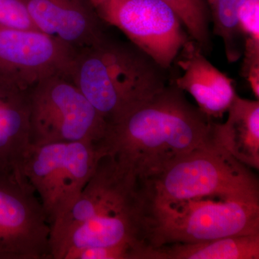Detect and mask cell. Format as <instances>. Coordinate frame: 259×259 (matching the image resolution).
I'll return each instance as SVG.
<instances>
[{
	"label": "cell",
	"instance_id": "1",
	"mask_svg": "<svg viewBox=\"0 0 259 259\" xmlns=\"http://www.w3.org/2000/svg\"><path fill=\"white\" fill-rule=\"evenodd\" d=\"M213 124L174 83L107 124L98 147L141 183L212 141Z\"/></svg>",
	"mask_w": 259,
	"mask_h": 259
},
{
	"label": "cell",
	"instance_id": "2",
	"mask_svg": "<svg viewBox=\"0 0 259 259\" xmlns=\"http://www.w3.org/2000/svg\"><path fill=\"white\" fill-rule=\"evenodd\" d=\"M166 71L132 42L107 36L76 52L67 73L109 124L164 88Z\"/></svg>",
	"mask_w": 259,
	"mask_h": 259
},
{
	"label": "cell",
	"instance_id": "3",
	"mask_svg": "<svg viewBox=\"0 0 259 259\" xmlns=\"http://www.w3.org/2000/svg\"><path fill=\"white\" fill-rule=\"evenodd\" d=\"M259 233V204L218 198L161 202L144 197L140 234L145 247Z\"/></svg>",
	"mask_w": 259,
	"mask_h": 259
},
{
	"label": "cell",
	"instance_id": "4",
	"mask_svg": "<svg viewBox=\"0 0 259 259\" xmlns=\"http://www.w3.org/2000/svg\"><path fill=\"white\" fill-rule=\"evenodd\" d=\"M141 184L145 198L154 202L218 198L259 204L257 177L213 139Z\"/></svg>",
	"mask_w": 259,
	"mask_h": 259
},
{
	"label": "cell",
	"instance_id": "5",
	"mask_svg": "<svg viewBox=\"0 0 259 259\" xmlns=\"http://www.w3.org/2000/svg\"><path fill=\"white\" fill-rule=\"evenodd\" d=\"M30 144L91 142L105 138L107 121L67 72L42 79L29 91Z\"/></svg>",
	"mask_w": 259,
	"mask_h": 259
},
{
	"label": "cell",
	"instance_id": "6",
	"mask_svg": "<svg viewBox=\"0 0 259 259\" xmlns=\"http://www.w3.org/2000/svg\"><path fill=\"white\" fill-rule=\"evenodd\" d=\"M102 153L91 142L30 145L21 173L35 190L50 226L81 193Z\"/></svg>",
	"mask_w": 259,
	"mask_h": 259
},
{
	"label": "cell",
	"instance_id": "7",
	"mask_svg": "<svg viewBox=\"0 0 259 259\" xmlns=\"http://www.w3.org/2000/svg\"><path fill=\"white\" fill-rule=\"evenodd\" d=\"M99 17L164 69L190 39L163 0H91Z\"/></svg>",
	"mask_w": 259,
	"mask_h": 259
},
{
	"label": "cell",
	"instance_id": "8",
	"mask_svg": "<svg viewBox=\"0 0 259 259\" xmlns=\"http://www.w3.org/2000/svg\"><path fill=\"white\" fill-rule=\"evenodd\" d=\"M51 226L23 175L0 172V259H52Z\"/></svg>",
	"mask_w": 259,
	"mask_h": 259
},
{
	"label": "cell",
	"instance_id": "9",
	"mask_svg": "<svg viewBox=\"0 0 259 259\" xmlns=\"http://www.w3.org/2000/svg\"><path fill=\"white\" fill-rule=\"evenodd\" d=\"M141 185L115 158L103 155L81 193L51 226L50 243L70 228L93 218L140 212Z\"/></svg>",
	"mask_w": 259,
	"mask_h": 259
},
{
	"label": "cell",
	"instance_id": "10",
	"mask_svg": "<svg viewBox=\"0 0 259 259\" xmlns=\"http://www.w3.org/2000/svg\"><path fill=\"white\" fill-rule=\"evenodd\" d=\"M75 54L39 30L0 25V80L23 91L52 75L67 72Z\"/></svg>",
	"mask_w": 259,
	"mask_h": 259
},
{
	"label": "cell",
	"instance_id": "11",
	"mask_svg": "<svg viewBox=\"0 0 259 259\" xmlns=\"http://www.w3.org/2000/svg\"><path fill=\"white\" fill-rule=\"evenodd\" d=\"M36 30L75 51L107 36L106 24L91 0H20Z\"/></svg>",
	"mask_w": 259,
	"mask_h": 259
},
{
	"label": "cell",
	"instance_id": "12",
	"mask_svg": "<svg viewBox=\"0 0 259 259\" xmlns=\"http://www.w3.org/2000/svg\"><path fill=\"white\" fill-rule=\"evenodd\" d=\"M178 56L177 64L183 74L175 81L177 88L190 94L209 118L222 117L237 95L233 80L207 60L192 40L186 42Z\"/></svg>",
	"mask_w": 259,
	"mask_h": 259
},
{
	"label": "cell",
	"instance_id": "13",
	"mask_svg": "<svg viewBox=\"0 0 259 259\" xmlns=\"http://www.w3.org/2000/svg\"><path fill=\"white\" fill-rule=\"evenodd\" d=\"M30 145L29 91L0 80V172L23 175Z\"/></svg>",
	"mask_w": 259,
	"mask_h": 259
},
{
	"label": "cell",
	"instance_id": "14",
	"mask_svg": "<svg viewBox=\"0 0 259 259\" xmlns=\"http://www.w3.org/2000/svg\"><path fill=\"white\" fill-rule=\"evenodd\" d=\"M140 214L127 213L93 218L70 228L50 243L52 259L71 250L129 243L142 246Z\"/></svg>",
	"mask_w": 259,
	"mask_h": 259
},
{
	"label": "cell",
	"instance_id": "15",
	"mask_svg": "<svg viewBox=\"0 0 259 259\" xmlns=\"http://www.w3.org/2000/svg\"><path fill=\"white\" fill-rule=\"evenodd\" d=\"M224 123L213 124V141L233 158L259 169V101L236 95Z\"/></svg>",
	"mask_w": 259,
	"mask_h": 259
},
{
	"label": "cell",
	"instance_id": "16",
	"mask_svg": "<svg viewBox=\"0 0 259 259\" xmlns=\"http://www.w3.org/2000/svg\"><path fill=\"white\" fill-rule=\"evenodd\" d=\"M259 233L196 243L145 247L138 259H258Z\"/></svg>",
	"mask_w": 259,
	"mask_h": 259
},
{
	"label": "cell",
	"instance_id": "17",
	"mask_svg": "<svg viewBox=\"0 0 259 259\" xmlns=\"http://www.w3.org/2000/svg\"><path fill=\"white\" fill-rule=\"evenodd\" d=\"M245 0H218L210 9L213 32L222 39L229 62H236L243 52L238 12Z\"/></svg>",
	"mask_w": 259,
	"mask_h": 259
},
{
	"label": "cell",
	"instance_id": "18",
	"mask_svg": "<svg viewBox=\"0 0 259 259\" xmlns=\"http://www.w3.org/2000/svg\"><path fill=\"white\" fill-rule=\"evenodd\" d=\"M174 12L196 44L204 52L211 49V12L207 0H163Z\"/></svg>",
	"mask_w": 259,
	"mask_h": 259
},
{
	"label": "cell",
	"instance_id": "19",
	"mask_svg": "<svg viewBox=\"0 0 259 259\" xmlns=\"http://www.w3.org/2000/svg\"><path fill=\"white\" fill-rule=\"evenodd\" d=\"M243 37V55L248 59L259 58V0H245L238 12Z\"/></svg>",
	"mask_w": 259,
	"mask_h": 259
},
{
	"label": "cell",
	"instance_id": "20",
	"mask_svg": "<svg viewBox=\"0 0 259 259\" xmlns=\"http://www.w3.org/2000/svg\"><path fill=\"white\" fill-rule=\"evenodd\" d=\"M141 245L123 243L71 250L63 259H137Z\"/></svg>",
	"mask_w": 259,
	"mask_h": 259
},
{
	"label": "cell",
	"instance_id": "21",
	"mask_svg": "<svg viewBox=\"0 0 259 259\" xmlns=\"http://www.w3.org/2000/svg\"><path fill=\"white\" fill-rule=\"evenodd\" d=\"M0 25L36 30L20 0H0Z\"/></svg>",
	"mask_w": 259,
	"mask_h": 259
},
{
	"label": "cell",
	"instance_id": "22",
	"mask_svg": "<svg viewBox=\"0 0 259 259\" xmlns=\"http://www.w3.org/2000/svg\"><path fill=\"white\" fill-rule=\"evenodd\" d=\"M207 1L209 5V9H211V8H212V7L217 3L218 0H207Z\"/></svg>",
	"mask_w": 259,
	"mask_h": 259
}]
</instances>
